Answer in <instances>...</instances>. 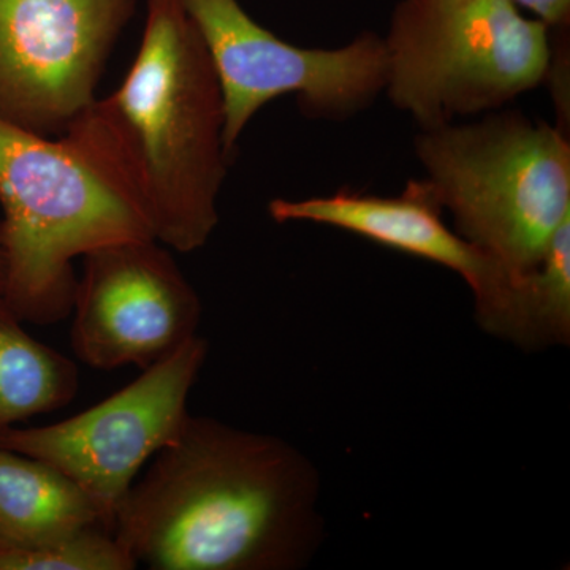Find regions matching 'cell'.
<instances>
[{
	"instance_id": "1",
	"label": "cell",
	"mask_w": 570,
	"mask_h": 570,
	"mask_svg": "<svg viewBox=\"0 0 570 570\" xmlns=\"http://www.w3.org/2000/svg\"><path fill=\"white\" fill-rule=\"evenodd\" d=\"M318 475L294 445L189 414L119 502L116 539L153 570H294L322 539Z\"/></svg>"
},
{
	"instance_id": "2",
	"label": "cell",
	"mask_w": 570,
	"mask_h": 570,
	"mask_svg": "<svg viewBox=\"0 0 570 570\" xmlns=\"http://www.w3.org/2000/svg\"><path fill=\"white\" fill-rule=\"evenodd\" d=\"M224 126L219 80L183 0H148L121 86L62 135L129 198L157 242L194 253L219 224L230 160Z\"/></svg>"
},
{
	"instance_id": "3",
	"label": "cell",
	"mask_w": 570,
	"mask_h": 570,
	"mask_svg": "<svg viewBox=\"0 0 570 570\" xmlns=\"http://www.w3.org/2000/svg\"><path fill=\"white\" fill-rule=\"evenodd\" d=\"M3 298L22 322L71 313L73 261L115 243L154 238L138 209L69 138L0 119ZM156 239V238H154Z\"/></svg>"
},
{
	"instance_id": "4",
	"label": "cell",
	"mask_w": 570,
	"mask_h": 570,
	"mask_svg": "<svg viewBox=\"0 0 570 570\" xmlns=\"http://www.w3.org/2000/svg\"><path fill=\"white\" fill-rule=\"evenodd\" d=\"M414 153L453 230L524 277L570 219V141L560 127L505 107L419 129Z\"/></svg>"
},
{
	"instance_id": "5",
	"label": "cell",
	"mask_w": 570,
	"mask_h": 570,
	"mask_svg": "<svg viewBox=\"0 0 570 570\" xmlns=\"http://www.w3.org/2000/svg\"><path fill=\"white\" fill-rule=\"evenodd\" d=\"M384 96L419 129L510 107L546 81L551 29L510 0H400Z\"/></svg>"
},
{
	"instance_id": "6",
	"label": "cell",
	"mask_w": 570,
	"mask_h": 570,
	"mask_svg": "<svg viewBox=\"0 0 570 570\" xmlns=\"http://www.w3.org/2000/svg\"><path fill=\"white\" fill-rule=\"evenodd\" d=\"M223 91L228 154L262 108L294 96L303 115L347 121L385 91L387 56L379 33L365 31L337 48H303L258 24L238 0H183Z\"/></svg>"
},
{
	"instance_id": "7",
	"label": "cell",
	"mask_w": 570,
	"mask_h": 570,
	"mask_svg": "<svg viewBox=\"0 0 570 570\" xmlns=\"http://www.w3.org/2000/svg\"><path fill=\"white\" fill-rule=\"evenodd\" d=\"M208 356L200 336L142 370L115 395L55 425L11 426L0 445L45 461L73 480L110 521L146 463L175 441Z\"/></svg>"
},
{
	"instance_id": "8",
	"label": "cell",
	"mask_w": 570,
	"mask_h": 570,
	"mask_svg": "<svg viewBox=\"0 0 570 570\" xmlns=\"http://www.w3.org/2000/svg\"><path fill=\"white\" fill-rule=\"evenodd\" d=\"M134 13L135 0H0V119L61 137Z\"/></svg>"
},
{
	"instance_id": "9",
	"label": "cell",
	"mask_w": 570,
	"mask_h": 570,
	"mask_svg": "<svg viewBox=\"0 0 570 570\" xmlns=\"http://www.w3.org/2000/svg\"><path fill=\"white\" fill-rule=\"evenodd\" d=\"M82 258L71 346L85 365L142 371L197 336L200 298L163 243H115Z\"/></svg>"
},
{
	"instance_id": "10",
	"label": "cell",
	"mask_w": 570,
	"mask_h": 570,
	"mask_svg": "<svg viewBox=\"0 0 570 570\" xmlns=\"http://www.w3.org/2000/svg\"><path fill=\"white\" fill-rule=\"evenodd\" d=\"M268 213L279 224L328 225L444 266L471 288L479 325L509 343L515 340L523 277L510 275L444 223V212L425 178L411 179L403 193L390 197L341 190L302 200L276 198Z\"/></svg>"
},
{
	"instance_id": "11",
	"label": "cell",
	"mask_w": 570,
	"mask_h": 570,
	"mask_svg": "<svg viewBox=\"0 0 570 570\" xmlns=\"http://www.w3.org/2000/svg\"><path fill=\"white\" fill-rule=\"evenodd\" d=\"M108 528L94 499L59 469L0 445V549H32Z\"/></svg>"
},
{
	"instance_id": "12",
	"label": "cell",
	"mask_w": 570,
	"mask_h": 570,
	"mask_svg": "<svg viewBox=\"0 0 570 570\" xmlns=\"http://www.w3.org/2000/svg\"><path fill=\"white\" fill-rule=\"evenodd\" d=\"M22 324L0 295V434L67 406L80 389L77 365L33 340Z\"/></svg>"
},
{
	"instance_id": "13",
	"label": "cell",
	"mask_w": 570,
	"mask_h": 570,
	"mask_svg": "<svg viewBox=\"0 0 570 570\" xmlns=\"http://www.w3.org/2000/svg\"><path fill=\"white\" fill-rule=\"evenodd\" d=\"M570 341V219L558 228L540 264L521 285L517 346L546 348Z\"/></svg>"
},
{
	"instance_id": "14",
	"label": "cell",
	"mask_w": 570,
	"mask_h": 570,
	"mask_svg": "<svg viewBox=\"0 0 570 570\" xmlns=\"http://www.w3.org/2000/svg\"><path fill=\"white\" fill-rule=\"evenodd\" d=\"M137 562L108 528L32 547L0 549V570H134Z\"/></svg>"
},
{
	"instance_id": "15",
	"label": "cell",
	"mask_w": 570,
	"mask_h": 570,
	"mask_svg": "<svg viewBox=\"0 0 570 570\" xmlns=\"http://www.w3.org/2000/svg\"><path fill=\"white\" fill-rule=\"evenodd\" d=\"M521 11L527 10L551 31H564L570 21V0H510Z\"/></svg>"
},
{
	"instance_id": "16",
	"label": "cell",
	"mask_w": 570,
	"mask_h": 570,
	"mask_svg": "<svg viewBox=\"0 0 570 570\" xmlns=\"http://www.w3.org/2000/svg\"><path fill=\"white\" fill-rule=\"evenodd\" d=\"M3 284H6V258H3L2 246H0V295L3 294Z\"/></svg>"
}]
</instances>
